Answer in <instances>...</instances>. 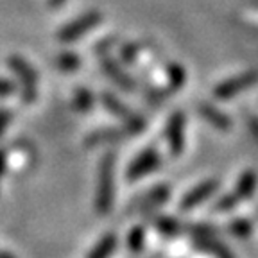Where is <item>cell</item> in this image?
<instances>
[{"label": "cell", "instance_id": "cell-25", "mask_svg": "<svg viewBox=\"0 0 258 258\" xmlns=\"http://www.w3.org/2000/svg\"><path fill=\"white\" fill-rule=\"evenodd\" d=\"M4 169H6V153L0 151V176L4 174Z\"/></svg>", "mask_w": 258, "mask_h": 258}, {"label": "cell", "instance_id": "cell-24", "mask_svg": "<svg viewBox=\"0 0 258 258\" xmlns=\"http://www.w3.org/2000/svg\"><path fill=\"white\" fill-rule=\"evenodd\" d=\"M13 90H15L13 83H9V81H6V79H0V95H8Z\"/></svg>", "mask_w": 258, "mask_h": 258}, {"label": "cell", "instance_id": "cell-27", "mask_svg": "<svg viewBox=\"0 0 258 258\" xmlns=\"http://www.w3.org/2000/svg\"><path fill=\"white\" fill-rule=\"evenodd\" d=\"M64 0H50V6H59V4H63Z\"/></svg>", "mask_w": 258, "mask_h": 258}, {"label": "cell", "instance_id": "cell-10", "mask_svg": "<svg viewBox=\"0 0 258 258\" xmlns=\"http://www.w3.org/2000/svg\"><path fill=\"white\" fill-rule=\"evenodd\" d=\"M256 185H258V177L253 170H247L244 172L240 177H238V183H237V188H235V198L238 201H244V199H249L251 196L254 194L256 190Z\"/></svg>", "mask_w": 258, "mask_h": 258}, {"label": "cell", "instance_id": "cell-26", "mask_svg": "<svg viewBox=\"0 0 258 258\" xmlns=\"http://www.w3.org/2000/svg\"><path fill=\"white\" fill-rule=\"evenodd\" d=\"M0 258H15V256L9 254V253H6V251H0Z\"/></svg>", "mask_w": 258, "mask_h": 258}, {"label": "cell", "instance_id": "cell-5", "mask_svg": "<svg viewBox=\"0 0 258 258\" xmlns=\"http://www.w3.org/2000/svg\"><path fill=\"white\" fill-rule=\"evenodd\" d=\"M167 140L170 153L179 156L185 149V117L181 111H176L167 124Z\"/></svg>", "mask_w": 258, "mask_h": 258}, {"label": "cell", "instance_id": "cell-18", "mask_svg": "<svg viewBox=\"0 0 258 258\" xmlns=\"http://www.w3.org/2000/svg\"><path fill=\"white\" fill-rule=\"evenodd\" d=\"M124 133L120 131H113V129H108V131H97V133L90 135L88 137V145H97V144H102V142H109V140H117L120 138Z\"/></svg>", "mask_w": 258, "mask_h": 258}, {"label": "cell", "instance_id": "cell-3", "mask_svg": "<svg viewBox=\"0 0 258 258\" xmlns=\"http://www.w3.org/2000/svg\"><path fill=\"white\" fill-rule=\"evenodd\" d=\"M9 67L20 77L22 88H24V102H32L36 99V74L31 69V64L24 61L20 56L9 57Z\"/></svg>", "mask_w": 258, "mask_h": 258}, {"label": "cell", "instance_id": "cell-2", "mask_svg": "<svg viewBox=\"0 0 258 258\" xmlns=\"http://www.w3.org/2000/svg\"><path fill=\"white\" fill-rule=\"evenodd\" d=\"M102 102H104V106L113 113V115H117V117L124 122L125 127H127L125 131H129V133H140V131H144L145 122L142 120L140 117H137L131 109L125 108L117 97H113L111 93L106 92V93H102Z\"/></svg>", "mask_w": 258, "mask_h": 258}, {"label": "cell", "instance_id": "cell-9", "mask_svg": "<svg viewBox=\"0 0 258 258\" xmlns=\"http://www.w3.org/2000/svg\"><path fill=\"white\" fill-rule=\"evenodd\" d=\"M102 67H104L106 74H108V76L111 77V79L115 81V83H117L120 88H124L125 92H133V90H135V83L129 79V77L125 76L124 72H122L120 67H118L115 61L109 59L108 56H104V57H102Z\"/></svg>", "mask_w": 258, "mask_h": 258}, {"label": "cell", "instance_id": "cell-22", "mask_svg": "<svg viewBox=\"0 0 258 258\" xmlns=\"http://www.w3.org/2000/svg\"><path fill=\"white\" fill-rule=\"evenodd\" d=\"M63 70H74L76 67H79V59H77L76 54H67V56H61L59 61H57Z\"/></svg>", "mask_w": 258, "mask_h": 258}, {"label": "cell", "instance_id": "cell-14", "mask_svg": "<svg viewBox=\"0 0 258 258\" xmlns=\"http://www.w3.org/2000/svg\"><path fill=\"white\" fill-rule=\"evenodd\" d=\"M115 247H117V235L108 233L99 240V244H97L92 251H90L88 258H109V254L115 251Z\"/></svg>", "mask_w": 258, "mask_h": 258}, {"label": "cell", "instance_id": "cell-17", "mask_svg": "<svg viewBox=\"0 0 258 258\" xmlns=\"http://www.w3.org/2000/svg\"><path fill=\"white\" fill-rule=\"evenodd\" d=\"M230 233L237 238H247L253 233V224L247 219H235L230 224Z\"/></svg>", "mask_w": 258, "mask_h": 258}, {"label": "cell", "instance_id": "cell-12", "mask_svg": "<svg viewBox=\"0 0 258 258\" xmlns=\"http://www.w3.org/2000/svg\"><path fill=\"white\" fill-rule=\"evenodd\" d=\"M169 198H170V188L167 185H160V186H156V188H153L147 196H145L144 201H142V205H140V208L142 210H153V208H156V206L165 205V203L169 201Z\"/></svg>", "mask_w": 258, "mask_h": 258}, {"label": "cell", "instance_id": "cell-16", "mask_svg": "<svg viewBox=\"0 0 258 258\" xmlns=\"http://www.w3.org/2000/svg\"><path fill=\"white\" fill-rule=\"evenodd\" d=\"M145 246V230L144 228H133L127 235V247L133 253H140Z\"/></svg>", "mask_w": 258, "mask_h": 258}, {"label": "cell", "instance_id": "cell-8", "mask_svg": "<svg viewBox=\"0 0 258 258\" xmlns=\"http://www.w3.org/2000/svg\"><path fill=\"white\" fill-rule=\"evenodd\" d=\"M217 185L219 183L215 181V179H208V181H203L201 185H198L196 188H192L188 194H186L185 198L181 199V210H192L194 206L201 205L203 201H206V199L212 196V194L217 190Z\"/></svg>", "mask_w": 258, "mask_h": 258}, {"label": "cell", "instance_id": "cell-21", "mask_svg": "<svg viewBox=\"0 0 258 258\" xmlns=\"http://www.w3.org/2000/svg\"><path fill=\"white\" fill-rule=\"evenodd\" d=\"M238 203L240 201L235 198L233 194H231V196L228 194V196H222V198L219 199L217 205H215V210H217V212H230V210H233Z\"/></svg>", "mask_w": 258, "mask_h": 258}, {"label": "cell", "instance_id": "cell-23", "mask_svg": "<svg viewBox=\"0 0 258 258\" xmlns=\"http://www.w3.org/2000/svg\"><path fill=\"white\" fill-rule=\"evenodd\" d=\"M9 120H11V113L8 109H0V135L4 133V129L8 127Z\"/></svg>", "mask_w": 258, "mask_h": 258}, {"label": "cell", "instance_id": "cell-13", "mask_svg": "<svg viewBox=\"0 0 258 258\" xmlns=\"http://www.w3.org/2000/svg\"><path fill=\"white\" fill-rule=\"evenodd\" d=\"M196 244H198L199 247H203L205 251H208V253L215 254V258H235L233 253H231L222 242L215 240L214 235H212V237H205V238H196Z\"/></svg>", "mask_w": 258, "mask_h": 258}, {"label": "cell", "instance_id": "cell-1", "mask_svg": "<svg viewBox=\"0 0 258 258\" xmlns=\"http://www.w3.org/2000/svg\"><path fill=\"white\" fill-rule=\"evenodd\" d=\"M115 196V156L108 153L99 165V186H97L95 208L99 214H108L113 206Z\"/></svg>", "mask_w": 258, "mask_h": 258}, {"label": "cell", "instance_id": "cell-15", "mask_svg": "<svg viewBox=\"0 0 258 258\" xmlns=\"http://www.w3.org/2000/svg\"><path fill=\"white\" fill-rule=\"evenodd\" d=\"M154 224H156L158 231L167 235V237H176V235L179 233V230H181L179 222L172 217H158L156 221H154Z\"/></svg>", "mask_w": 258, "mask_h": 258}, {"label": "cell", "instance_id": "cell-11", "mask_svg": "<svg viewBox=\"0 0 258 258\" xmlns=\"http://www.w3.org/2000/svg\"><path fill=\"white\" fill-rule=\"evenodd\" d=\"M199 113H201L210 124L215 125L217 129H221V131H228L231 127L230 118L226 117L222 111H219L217 108H214L212 104H201L199 106Z\"/></svg>", "mask_w": 258, "mask_h": 258}, {"label": "cell", "instance_id": "cell-20", "mask_svg": "<svg viewBox=\"0 0 258 258\" xmlns=\"http://www.w3.org/2000/svg\"><path fill=\"white\" fill-rule=\"evenodd\" d=\"M169 79L172 83L174 88H181V85L185 83V72H183L181 67L177 64H170L169 67Z\"/></svg>", "mask_w": 258, "mask_h": 258}, {"label": "cell", "instance_id": "cell-6", "mask_svg": "<svg viewBox=\"0 0 258 258\" xmlns=\"http://www.w3.org/2000/svg\"><path fill=\"white\" fill-rule=\"evenodd\" d=\"M101 20V15L99 13H86L83 15L81 18H77L76 22L69 24L67 27L61 29V32L57 34L61 41H72V40H77L79 36H83L85 32H88L92 27H95Z\"/></svg>", "mask_w": 258, "mask_h": 258}, {"label": "cell", "instance_id": "cell-7", "mask_svg": "<svg viewBox=\"0 0 258 258\" xmlns=\"http://www.w3.org/2000/svg\"><path fill=\"white\" fill-rule=\"evenodd\" d=\"M254 81H256L254 74H242V76H237V77H233V79L219 85L217 88L214 90V95L217 97V99H230V97L237 95L242 90L249 88Z\"/></svg>", "mask_w": 258, "mask_h": 258}, {"label": "cell", "instance_id": "cell-4", "mask_svg": "<svg viewBox=\"0 0 258 258\" xmlns=\"http://www.w3.org/2000/svg\"><path fill=\"white\" fill-rule=\"evenodd\" d=\"M160 153L156 149H147L144 153L138 154V158H135V161L129 165L127 172V179H140V177L147 176L149 172H153L158 165H160Z\"/></svg>", "mask_w": 258, "mask_h": 258}, {"label": "cell", "instance_id": "cell-19", "mask_svg": "<svg viewBox=\"0 0 258 258\" xmlns=\"http://www.w3.org/2000/svg\"><path fill=\"white\" fill-rule=\"evenodd\" d=\"M76 108L79 111H86V109L92 108V93L88 90L79 88L76 92Z\"/></svg>", "mask_w": 258, "mask_h": 258}]
</instances>
